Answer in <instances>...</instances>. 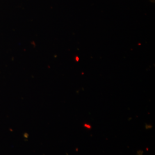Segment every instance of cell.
Instances as JSON below:
<instances>
[{
    "label": "cell",
    "instance_id": "obj_1",
    "mask_svg": "<svg viewBox=\"0 0 155 155\" xmlns=\"http://www.w3.org/2000/svg\"><path fill=\"white\" fill-rule=\"evenodd\" d=\"M84 127H86V128H87V129H91V126L90 125H89V124H84Z\"/></svg>",
    "mask_w": 155,
    "mask_h": 155
}]
</instances>
